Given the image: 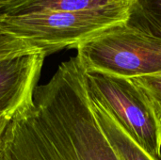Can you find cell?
I'll return each instance as SVG.
<instances>
[{"instance_id": "obj_1", "label": "cell", "mask_w": 161, "mask_h": 160, "mask_svg": "<svg viewBox=\"0 0 161 160\" xmlns=\"http://www.w3.org/2000/svg\"><path fill=\"white\" fill-rule=\"evenodd\" d=\"M0 160H121L94 116L76 56L38 85L9 120Z\"/></svg>"}, {"instance_id": "obj_2", "label": "cell", "mask_w": 161, "mask_h": 160, "mask_svg": "<svg viewBox=\"0 0 161 160\" xmlns=\"http://www.w3.org/2000/svg\"><path fill=\"white\" fill-rule=\"evenodd\" d=\"M130 7L97 11L37 10L0 13V26L23 39L44 56L65 48H77L103 30L125 22Z\"/></svg>"}, {"instance_id": "obj_3", "label": "cell", "mask_w": 161, "mask_h": 160, "mask_svg": "<svg viewBox=\"0 0 161 160\" xmlns=\"http://www.w3.org/2000/svg\"><path fill=\"white\" fill-rule=\"evenodd\" d=\"M76 50L86 71L125 78L161 73V39L130 26L126 21L92 37Z\"/></svg>"}, {"instance_id": "obj_4", "label": "cell", "mask_w": 161, "mask_h": 160, "mask_svg": "<svg viewBox=\"0 0 161 160\" xmlns=\"http://www.w3.org/2000/svg\"><path fill=\"white\" fill-rule=\"evenodd\" d=\"M89 96L102 105L152 157L161 160V129L149 100L132 78L84 70Z\"/></svg>"}, {"instance_id": "obj_5", "label": "cell", "mask_w": 161, "mask_h": 160, "mask_svg": "<svg viewBox=\"0 0 161 160\" xmlns=\"http://www.w3.org/2000/svg\"><path fill=\"white\" fill-rule=\"evenodd\" d=\"M44 58L36 52L0 60V119L12 118L31 98Z\"/></svg>"}, {"instance_id": "obj_6", "label": "cell", "mask_w": 161, "mask_h": 160, "mask_svg": "<svg viewBox=\"0 0 161 160\" xmlns=\"http://www.w3.org/2000/svg\"><path fill=\"white\" fill-rule=\"evenodd\" d=\"M135 0H7L0 13H24L37 10L97 11L109 8L131 7Z\"/></svg>"}, {"instance_id": "obj_7", "label": "cell", "mask_w": 161, "mask_h": 160, "mask_svg": "<svg viewBox=\"0 0 161 160\" xmlns=\"http://www.w3.org/2000/svg\"><path fill=\"white\" fill-rule=\"evenodd\" d=\"M90 97V96H89ZM91 99L94 116L121 160H156L143 150L98 102Z\"/></svg>"}, {"instance_id": "obj_8", "label": "cell", "mask_w": 161, "mask_h": 160, "mask_svg": "<svg viewBox=\"0 0 161 160\" xmlns=\"http://www.w3.org/2000/svg\"><path fill=\"white\" fill-rule=\"evenodd\" d=\"M126 24L161 39V0H135L129 8Z\"/></svg>"}, {"instance_id": "obj_9", "label": "cell", "mask_w": 161, "mask_h": 160, "mask_svg": "<svg viewBox=\"0 0 161 160\" xmlns=\"http://www.w3.org/2000/svg\"><path fill=\"white\" fill-rule=\"evenodd\" d=\"M36 52L40 51L0 26V60Z\"/></svg>"}, {"instance_id": "obj_10", "label": "cell", "mask_w": 161, "mask_h": 160, "mask_svg": "<svg viewBox=\"0 0 161 160\" xmlns=\"http://www.w3.org/2000/svg\"><path fill=\"white\" fill-rule=\"evenodd\" d=\"M149 100L161 129V73L132 78Z\"/></svg>"}, {"instance_id": "obj_11", "label": "cell", "mask_w": 161, "mask_h": 160, "mask_svg": "<svg viewBox=\"0 0 161 160\" xmlns=\"http://www.w3.org/2000/svg\"><path fill=\"white\" fill-rule=\"evenodd\" d=\"M10 119L11 118H7V117L0 119V140H1V137H2V135H3V133H4V131H5V129H6Z\"/></svg>"}, {"instance_id": "obj_12", "label": "cell", "mask_w": 161, "mask_h": 160, "mask_svg": "<svg viewBox=\"0 0 161 160\" xmlns=\"http://www.w3.org/2000/svg\"><path fill=\"white\" fill-rule=\"evenodd\" d=\"M5 1H7V0H0V5H1L2 3H4Z\"/></svg>"}]
</instances>
